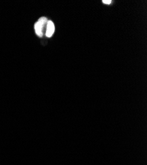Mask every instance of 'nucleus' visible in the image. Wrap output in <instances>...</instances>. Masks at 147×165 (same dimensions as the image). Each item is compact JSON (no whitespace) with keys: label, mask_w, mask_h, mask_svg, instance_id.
<instances>
[{"label":"nucleus","mask_w":147,"mask_h":165,"mask_svg":"<svg viewBox=\"0 0 147 165\" xmlns=\"http://www.w3.org/2000/svg\"><path fill=\"white\" fill-rule=\"evenodd\" d=\"M48 19L46 17H41L34 25V30L36 34L39 37H42L44 34V29L47 25Z\"/></svg>","instance_id":"f257e3e1"},{"label":"nucleus","mask_w":147,"mask_h":165,"mask_svg":"<svg viewBox=\"0 0 147 165\" xmlns=\"http://www.w3.org/2000/svg\"><path fill=\"white\" fill-rule=\"evenodd\" d=\"M55 31V26L54 22L52 21H48L46 25V35L47 37L50 38L54 33Z\"/></svg>","instance_id":"f03ea898"},{"label":"nucleus","mask_w":147,"mask_h":165,"mask_svg":"<svg viewBox=\"0 0 147 165\" xmlns=\"http://www.w3.org/2000/svg\"><path fill=\"white\" fill-rule=\"evenodd\" d=\"M102 2L104 4H110L112 3V1H111V0H103Z\"/></svg>","instance_id":"7ed1b4c3"}]
</instances>
